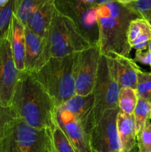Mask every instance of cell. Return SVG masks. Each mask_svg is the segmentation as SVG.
Here are the masks:
<instances>
[{
	"label": "cell",
	"instance_id": "4fadbf2b",
	"mask_svg": "<svg viewBox=\"0 0 151 152\" xmlns=\"http://www.w3.org/2000/svg\"><path fill=\"white\" fill-rule=\"evenodd\" d=\"M59 108L70 112L81 124L84 130L90 135L95 126L94 96L93 94L87 96L75 94Z\"/></svg>",
	"mask_w": 151,
	"mask_h": 152
},
{
	"label": "cell",
	"instance_id": "4316f807",
	"mask_svg": "<svg viewBox=\"0 0 151 152\" xmlns=\"http://www.w3.org/2000/svg\"><path fill=\"white\" fill-rule=\"evenodd\" d=\"M16 114L10 107H4L0 102V140L2 137L4 126Z\"/></svg>",
	"mask_w": 151,
	"mask_h": 152
},
{
	"label": "cell",
	"instance_id": "ac0fdd59",
	"mask_svg": "<svg viewBox=\"0 0 151 152\" xmlns=\"http://www.w3.org/2000/svg\"><path fill=\"white\" fill-rule=\"evenodd\" d=\"M151 41V26L147 20L141 18L133 19L127 32V42L131 48L136 50L148 49Z\"/></svg>",
	"mask_w": 151,
	"mask_h": 152
},
{
	"label": "cell",
	"instance_id": "44dd1931",
	"mask_svg": "<svg viewBox=\"0 0 151 152\" xmlns=\"http://www.w3.org/2000/svg\"><path fill=\"white\" fill-rule=\"evenodd\" d=\"M136 123V134L144 128L146 123L151 119V103L139 98L138 103L133 112ZM137 135V134H136Z\"/></svg>",
	"mask_w": 151,
	"mask_h": 152
},
{
	"label": "cell",
	"instance_id": "277c9868",
	"mask_svg": "<svg viewBox=\"0 0 151 152\" xmlns=\"http://www.w3.org/2000/svg\"><path fill=\"white\" fill-rule=\"evenodd\" d=\"M0 152H54L51 129H36L14 116L4 126Z\"/></svg>",
	"mask_w": 151,
	"mask_h": 152
},
{
	"label": "cell",
	"instance_id": "4dcf8cb0",
	"mask_svg": "<svg viewBox=\"0 0 151 152\" xmlns=\"http://www.w3.org/2000/svg\"><path fill=\"white\" fill-rule=\"evenodd\" d=\"M10 0H0V9L6 5Z\"/></svg>",
	"mask_w": 151,
	"mask_h": 152
},
{
	"label": "cell",
	"instance_id": "ffe728a7",
	"mask_svg": "<svg viewBox=\"0 0 151 152\" xmlns=\"http://www.w3.org/2000/svg\"><path fill=\"white\" fill-rule=\"evenodd\" d=\"M52 140L54 152H75L69 140L54 119L51 128Z\"/></svg>",
	"mask_w": 151,
	"mask_h": 152
},
{
	"label": "cell",
	"instance_id": "9a60e30c",
	"mask_svg": "<svg viewBox=\"0 0 151 152\" xmlns=\"http://www.w3.org/2000/svg\"><path fill=\"white\" fill-rule=\"evenodd\" d=\"M25 71L33 73L38 69L45 48V38L33 32L25 26Z\"/></svg>",
	"mask_w": 151,
	"mask_h": 152
},
{
	"label": "cell",
	"instance_id": "8fae6325",
	"mask_svg": "<svg viewBox=\"0 0 151 152\" xmlns=\"http://www.w3.org/2000/svg\"><path fill=\"white\" fill-rule=\"evenodd\" d=\"M54 119L68 138L75 152H93L90 135L70 112L56 108Z\"/></svg>",
	"mask_w": 151,
	"mask_h": 152
},
{
	"label": "cell",
	"instance_id": "5bb4252c",
	"mask_svg": "<svg viewBox=\"0 0 151 152\" xmlns=\"http://www.w3.org/2000/svg\"><path fill=\"white\" fill-rule=\"evenodd\" d=\"M56 11L55 0H41L30 15L25 26L41 37H45Z\"/></svg>",
	"mask_w": 151,
	"mask_h": 152
},
{
	"label": "cell",
	"instance_id": "8992f818",
	"mask_svg": "<svg viewBox=\"0 0 151 152\" xmlns=\"http://www.w3.org/2000/svg\"><path fill=\"white\" fill-rule=\"evenodd\" d=\"M55 6L58 12L72 21L78 32L92 46L99 45L97 7L81 0H55Z\"/></svg>",
	"mask_w": 151,
	"mask_h": 152
},
{
	"label": "cell",
	"instance_id": "d6986e66",
	"mask_svg": "<svg viewBox=\"0 0 151 152\" xmlns=\"http://www.w3.org/2000/svg\"><path fill=\"white\" fill-rule=\"evenodd\" d=\"M139 100L136 89L131 88H120L118 98V107L119 111L127 114H133Z\"/></svg>",
	"mask_w": 151,
	"mask_h": 152
},
{
	"label": "cell",
	"instance_id": "9c48e42d",
	"mask_svg": "<svg viewBox=\"0 0 151 152\" xmlns=\"http://www.w3.org/2000/svg\"><path fill=\"white\" fill-rule=\"evenodd\" d=\"M119 109L107 110L94 126L90 134L93 152H113L121 149L116 120Z\"/></svg>",
	"mask_w": 151,
	"mask_h": 152
},
{
	"label": "cell",
	"instance_id": "3957f363",
	"mask_svg": "<svg viewBox=\"0 0 151 152\" xmlns=\"http://www.w3.org/2000/svg\"><path fill=\"white\" fill-rule=\"evenodd\" d=\"M74 55L50 58L39 69L31 73L52 98L56 108L76 94Z\"/></svg>",
	"mask_w": 151,
	"mask_h": 152
},
{
	"label": "cell",
	"instance_id": "83f0119b",
	"mask_svg": "<svg viewBox=\"0 0 151 152\" xmlns=\"http://www.w3.org/2000/svg\"><path fill=\"white\" fill-rule=\"evenodd\" d=\"M134 61L149 65L151 68V52L148 49L145 50H136Z\"/></svg>",
	"mask_w": 151,
	"mask_h": 152
},
{
	"label": "cell",
	"instance_id": "7a4b0ae2",
	"mask_svg": "<svg viewBox=\"0 0 151 152\" xmlns=\"http://www.w3.org/2000/svg\"><path fill=\"white\" fill-rule=\"evenodd\" d=\"M136 18L139 17L118 1L107 3L97 7L99 46L102 54L128 56L131 48L127 42V32L130 22Z\"/></svg>",
	"mask_w": 151,
	"mask_h": 152
},
{
	"label": "cell",
	"instance_id": "cb8c5ba5",
	"mask_svg": "<svg viewBox=\"0 0 151 152\" xmlns=\"http://www.w3.org/2000/svg\"><path fill=\"white\" fill-rule=\"evenodd\" d=\"M40 1L41 0H16L14 15L25 26L30 15Z\"/></svg>",
	"mask_w": 151,
	"mask_h": 152
},
{
	"label": "cell",
	"instance_id": "836d02e7",
	"mask_svg": "<svg viewBox=\"0 0 151 152\" xmlns=\"http://www.w3.org/2000/svg\"><path fill=\"white\" fill-rule=\"evenodd\" d=\"M147 22H149V24H150V26H151V19H150V20L147 21Z\"/></svg>",
	"mask_w": 151,
	"mask_h": 152
},
{
	"label": "cell",
	"instance_id": "603a6c76",
	"mask_svg": "<svg viewBox=\"0 0 151 152\" xmlns=\"http://www.w3.org/2000/svg\"><path fill=\"white\" fill-rule=\"evenodd\" d=\"M15 2L16 0H10L4 7L0 9V38H4L10 34Z\"/></svg>",
	"mask_w": 151,
	"mask_h": 152
},
{
	"label": "cell",
	"instance_id": "7402d4cb",
	"mask_svg": "<svg viewBox=\"0 0 151 152\" xmlns=\"http://www.w3.org/2000/svg\"><path fill=\"white\" fill-rule=\"evenodd\" d=\"M136 90L139 98L151 103V71L144 72L141 69L138 71Z\"/></svg>",
	"mask_w": 151,
	"mask_h": 152
},
{
	"label": "cell",
	"instance_id": "5b68a950",
	"mask_svg": "<svg viewBox=\"0 0 151 152\" xmlns=\"http://www.w3.org/2000/svg\"><path fill=\"white\" fill-rule=\"evenodd\" d=\"M44 38L45 48L38 69L50 58L65 57L92 46L78 32L72 21L61 14L56 9Z\"/></svg>",
	"mask_w": 151,
	"mask_h": 152
},
{
	"label": "cell",
	"instance_id": "484cf974",
	"mask_svg": "<svg viewBox=\"0 0 151 152\" xmlns=\"http://www.w3.org/2000/svg\"><path fill=\"white\" fill-rule=\"evenodd\" d=\"M139 152H151V122L147 121L136 135Z\"/></svg>",
	"mask_w": 151,
	"mask_h": 152
},
{
	"label": "cell",
	"instance_id": "e0dca14e",
	"mask_svg": "<svg viewBox=\"0 0 151 152\" xmlns=\"http://www.w3.org/2000/svg\"><path fill=\"white\" fill-rule=\"evenodd\" d=\"M116 125L121 149L127 152L135 151L137 134L133 114H127L118 111Z\"/></svg>",
	"mask_w": 151,
	"mask_h": 152
},
{
	"label": "cell",
	"instance_id": "52a82bcc",
	"mask_svg": "<svg viewBox=\"0 0 151 152\" xmlns=\"http://www.w3.org/2000/svg\"><path fill=\"white\" fill-rule=\"evenodd\" d=\"M120 87L110 73L105 55L99 61L97 78L92 94L94 96L95 125L107 110L118 108V98Z\"/></svg>",
	"mask_w": 151,
	"mask_h": 152
},
{
	"label": "cell",
	"instance_id": "2e32d148",
	"mask_svg": "<svg viewBox=\"0 0 151 152\" xmlns=\"http://www.w3.org/2000/svg\"><path fill=\"white\" fill-rule=\"evenodd\" d=\"M10 45L16 68L19 72L25 71V25L13 14L10 32Z\"/></svg>",
	"mask_w": 151,
	"mask_h": 152
},
{
	"label": "cell",
	"instance_id": "1f68e13d",
	"mask_svg": "<svg viewBox=\"0 0 151 152\" xmlns=\"http://www.w3.org/2000/svg\"><path fill=\"white\" fill-rule=\"evenodd\" d=\"M113 152H127V151H124V150H122V149H121H121L115 150V151H113ZM133 152H135V151H133Z\"/></svg>",
	"mask_w": 151,
	"mask_h": 152
},
{
	"label": "cell",
	"instance_id": "30bf717a",
	"mask_svg": "<svg viewBox=\"0 0 151 152\" xmlns=\"http://www.w3.org/2000/svg\"><path fill=\"white\" fill-rule=\"evenodd\" d=\"M19 74L13 59L9 34L0 38V102L4 107H10Z\"/></svg>",
	"mask_w": 151,
	"mask_h": 152
},
{
	"label": "cell",
	"instance_id": "d6a6232c",
	"mask_svg": "<svg viewBox=\"0 0 151 152\" xmlns=\"http://www.w3.org/2000/svg\"><path fill=\"white\" fill-rule=\"evenodd\" d=\"M148 50L151 52V41H150V42L149 46H148Z\"/></svg>",
	"mask_w": 151,
	"mask_h": 152
},
{
	"label": "cell",
	"instance_id": "f546056e",
	"mask_svg": "<svg viewBox=\"0 0 151 152\" xmlns=\"http://www.w3.org/2000/svg\"><path fill=\"white\" fill-rule=\"evenodd\" d=\"M135 1H136V0H116V1H118V2L121 3L122 4H127Z\"/></svg>",
	"mask_w": 151,
	"mask_h": 152
},
{
	"label": "cell",
	"instance_id": "7c38bea8",
	"mask_svg": "<svg viewBox=\"0 0 151 152\" xmlns=\"http://www.w3.org/2000/svg\"><path fill=\"white\" fill-rule=\"evenodd\" d=\"M106 58L110 73L120 88H131L136 89L137 73L140 68L128 56L109 53L103 54Z\"/></svg>",
	"mask_w": 151,
	"mask_h": 152
},
{
	"label": "cell",
	"instance_id": "6da1fadb",
	"mask_svg": "<svg viewBox=\"0 0 151 152\" xmlns=\"http://www.w3.org/2000/svg\"><path fill=\"white\" fill-rule=\"evenodd\" d=\"M10 108L16 117L36 129H51L54 123V102L27 71L19 72Z\"/></svg>",
	"mask_w": 151,
	"mask_h": 152
},
{
	"label": "cell",
	"instance_id": "ba28073f",
	"mask_svg": "<svg viewBox=\"0 0 151 152\" xmlns=\"http://www.w3.org/2000/svg\"><path fill=\"white\" fill-rule=\"evenodd\" d=\"M101 53L99 46H91L74 55L76 94L87 96L93 92L97 78Z\"/></svg>",
	"mask_w": 151,
	"mask_h": 152
},
{
	"label": "cell",
	"instance_id": "d4e9b609",
	"mask_svg": "<svg viewBox=\"0 0 151 152\" xmlns=\"http://www.w3.org/2000/svg\"><path fill=\"white\" fill-rule=\"evenodd\" d=\"M124 5L139 18L147 21L151 19V0H136Z\"/></svg>",
	"mask_w": 151,
	"mask_h": 152
},
{
	"label": "cell",
	"instance_id": "f1b7e54d",
	"mask_svg": "<svg viewBox=\"0 0 151 152\" xmlns=\"http://www.w3.org/2000/svg\"><path fill=\"white\" fill-rule=\"evenodd\" d=\"M81 1H84V2L87 3V4H90L91 5L98 7L102 4H107V3L116 1V0H81Z\"/></svg>",
	"mask_w": 151,
	"mask_h": 152
}]
</instances>
